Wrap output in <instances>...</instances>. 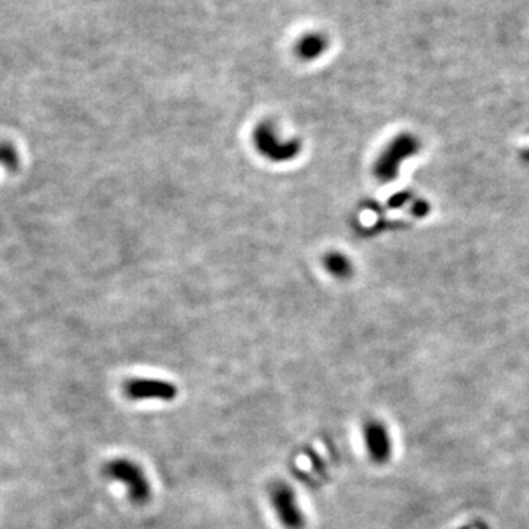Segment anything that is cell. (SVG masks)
Wrapping results in <instances>:
<instances>
[{"label": "cell", "instance_id": "277c9868", "mask_svg": "<svg viewBox=\"0 0 529 529\" xmlns=\"http://www.w3.org/2000/svg\"><path fill=\"white\" fill-rule=\"evenodd\" d=\"M366 446L370 451V455L375 459H385L390 453V437L387 435V431L380 424H372L366 428Z\"/></svg>", "mask_w": 529, "mask_h": 529}, {"label": "cell", "instance_id": "3957f363", "mask_svg": "<svg viewBox=\"0 0 529 529\" xmlns=\"http://www.w3.org/2000/svg\"><path fill=\"white\" fill-rule=\"evenodd\" d=\"M123 391H126V396L131 400L159 399L170 401L178 394V390L174 384L159 380H133L126 384Z\"/></svg>", "mask_w": 529, "mask_h": 529}, {"label": "cell", "instance_id": "6da1fadb", "mask_svg": "<svg viewBox=\"0 0 529 529\" xmlns=\"http://www.w3.org/2000/svg\"><path fill=\"white\" fill-rule=\"evenodd\" d=\"M105 475L114 481L122 482L128 490V495L135 503H143L150 497L149 481L140 466L128 459H115L105 466Z\"/></svg>", "mask_w": 529, "mask_h": 529}, {"label": "cell", "instance_id": "7a4b0ae2", "mask_svg": "<svg viewBox=\"0 0 529 529\" xmlns=\"http://www.w3.org/2000/svg\"><path fill=\"white\" fill-rule=\"evenodd\" d=\"M269 495L281 523L287 529H303L304 518L294 491L284 482H276L269 490Z\"/></svg>", "mask_w": 529, "mask_h": 529}]
</instances>
